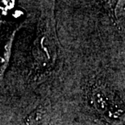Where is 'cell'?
I'll return each mask as SVG.
<instances>
[{"mask_svg":"<svg viewBox=\"0 0 125 125\" xmlns=\"http://www.w3.org/2000/svg\"><path fill=\"white\" fill-rule=\"evenodd\" d=\"M51 115L44 106H39L27 116L23 125H49Z\"/></svg>","mask_w":125,"mask_h":125,"instance_id":"1","label":"cell"}]
</instances>
